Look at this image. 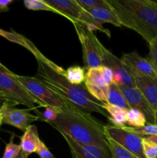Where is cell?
<instances>
[{
	"label": "cell",
	"mask_w": 157,
	"mask_h": 158,
	"mask_svg": "<svg viewBox=\"0 0 157 158\" xmlns=\"http://www.w3.org/2000/svg\"><path fill=\"white\" fill-rule=\"evenodd\" d=\"M48 123L78 144L92 145L109 151L104 125L89 113L63 111L58 114L56 120Z\"/></svg>",
	"instance_id": "6da1fadb"
},
{
	"label": "cell",
	"mask_w": 157,
	"mask_h": 158,
	"mask_svg": "<svg viewBox=\"0 0 157 158\" xmlns=\"http://www.w3.org/2000/svg\"><path fill=\"white\" fill-rule=\"evenodd\" d=\"M37 63L38 69L35 77L45 86L83 112L98 113L109 119V114L103 107L104 103L94 98L87 90L85 84H72L66 80L65 76L55 72L47 64L40 60H37Z\"/></svg>",
	"instance_id": "7a4b0ae2"
},
{
	"label": "cell",
	"mask_w": 157,
	"mask_h": 158,
	"mask_svg": "<svg viewBox=\"0 0 157 158\" xmlns=\"http://www.w3.org/2000/svg\"><path fill=\"white\" fill-rule=\"evenodd\" d=\"M122 26L135 31L148 43L157 38V7L150 0H107Z\"/></svg>",
	"instance_id": "3957f363"
},
{
	"label": "cell",
	"mask_w": 157,
	"mask_h": 158,
	"mask_svg": "<svg viewBox=\"0 0 157 158\" xmlns=\"http://www.w3.org/2000/svg\"><path fill=\"white\" fill-rule=\"evenodd\" d=\"M0 96L15 105L22 104L29 109L45 107L18 80L16 74L0 63Z\"/></svg>",
	"instance_id": "277c9868"
},
{
	"label": "cell",
	"mask_w": 157,
	"mask_h": 158,
	"mask_svg": "<svg viewBox=\"0 0 157 158\" xmlns=\"http://www.w3.org/2000/svg\"><path fill=\"white\" fill-rule=\"evenodd\" d=\"M18 81L27 89L31 95L33 96L38 101L44 105L45 108L49 106L55 109L59 113L63 111L81 110L72 103L64 100L45 86L35 77H24L16 75ZM83 111V110H82Z\"/></svg>",
	"instance_id": "5b68a950"
},
{
	"label": "cell",
	"mask_w": 157,
	"mask_h": 158,
	"mask_svg": "<svg viewBox=\"0 0 157 158\" xmlns=\"http://www.w3.org/2000/svg\"><path fill=\"white\" fill-rule=\"evenodd\" d=\"M49 6L58 10L62 16L69 19L71 23L77 22L87 26L90 30H97L106 34L110 38L111 34L109 29L103 25L95 21L92 15L78 5L76 0H45Z\"/></svg>",
	"instance_id": "8992f818"
},
{
	"label": "cell",
	"mask_w": 157,
	"mask_h": 158,
	"mask_svg": "<svg viewBox=\"0 0 157 158\" xmlns=\"http://www.w3.org/2000/svg\"><path fill=\"white\" fill-rule=\"evenodd\" d=\"M83 49L84 69H88L103 66V45L96 35L87 26L81 23H72Z\"/></svg>",
	"instance_id": "52a82bcc"
},
{
	"label": "cell",
	"mask_w": 157,
	"mask_h": 158,
	"mask_svg": "<svg viewBox=\"0 0 157 158\" xmlns=\"http://www.w3.org/2000/svg\"><path fill=\"white\" fill-rule=\"evenodd\" d=\"M106 138H109L119 144L137 158H146L143 150V137L127 131L123 127L113 125H104Z\"/></svg>",
	"instance_id": "ba28073f"
},
{
	"label": "cell",
	"mask_w": 157,
	"mask_h": 158,
	"mask_svg": "<svg viewBox=\"0 0 157 158\" xmlns=\"http://www.w3.org/2000/svg\"><path fill=\"white\" fill-rule=\"evenodd\" d=\"M15 105L6 102L0 110L2 115L3 123L15 127L22 131H25L33 122L38 120V117L31 114L32 109H18Z\"/></svg>",
	"instance_id": "9c48e42d"
},
{
	"label": "cell",
	"mask_w": 157,
	"mask_h": 158,
	"mask_svg": "<svg viewBox=\"0 0 157 158\" xmlns=\"http://www.w3.org/2000/svg\"><path fill=\"white\" fill-rule=\"evenodd\" d=\"M103 66H107L112 71L113 83L118 86L135 87V81L123 66L121 60L115 56L104 46L103 47Z\"/></svg>",
	"instance_id": "30bf717a"
},
{
	"label": "cell",
	"mask_w": 157,
	"mask_h": 158,
	"mask_svg": "<svg viewBox=\"0 0 157 158\" xmlns=\"http://www.w3.org/2000/svg\"><path fill=\"white\" fill-rule=\"evenodd\" d=\"M124 96L129 109H135L143 113L146 118L147 123L155 124V112L142 93L136 87L119 86Z\"/></svg>",
	"instance_id": "8fae6325"
},
{
	"label": "cell",
	"mask_w": 157,
	"mask_h": 158,
	"mask_svg": "<svg viewBox=\"0 0 157 158\" xmlns=\"http://www.w3.org/2000/svg\"><path fill=\"white\" fill-rule=\"evenodd\" d=\"M121 61L131 76L140 74L157 80V73L149 59L141 56L137 52L123 54Z\"/></svg>",
	"instance_id": "7c38bea8"
},
{
	"label": "cell",
	"mask_w": 157,
	"mask_h": 158,
	"mask_svg": "<svg viewBox=\"0 0 157 158\" xmlns=\"http://www.w3.org/2000/svg\"><path fill=\"white\" fill-rule=\"evenodd\" d=\"M0 35L4 37L5 39L8 40L9 41L17 43V44L20 45V46L26 48V49L30 51V52L33 54L34 56L36 58V60H40V61H42V63L47 64L48 66H50L52 69H53L54 70H55V72L58 73L62 74V75H65V73H66V70H64L62 68L58 66V65L54 63L53 62L49 60L48 58H46V57L38 49H37L36 46H35L30 40H28L27 38L23 36L21 34L18 33V32H15V31L9 32V31H6L4 30V29H0Z\"/></svg>",
	"instance_id": "4fadbf2b"
},
{
	"label": "cell",
	"mask_w": 157,
	"mask_h": 158,
	"mask_svg": "<svg viewBox=\"0 0 157 158\" xmlns=\"http://www.w3.org/2000/svg\"><path fill=\"white\" fill-rule=\"evenodd\" d=\"M132 77L135 87L144 96L155 112L157 108V80L140 74H134Z\"/></svg>",
	"instance_id": "5bb4252c"
},
{
	"label": "cell",
	"mask_w": 157,
	"mask_h": 158,
	"mask_svg": "<svg viewBox=\"0 0 157 158\" xmlns=\"http://www.w3.org/2000/svg\"><path fill=\"white\" fill-rule=\"evenodd\" d=\"M41 139L38 136V130L35 125H30L20 138V147L21 151L26 156L29 157L30 154L36 153L38 150Z\"/></svg>",
	"instance_id": "9a60e30c"
},
{
	"label": "cell",
	"mask_w": 157,
	"mask_h": 158,
	"mask_svg": "<svg viewBox=\"0 0 157 158\" xmlns=\"http://www.w3.org/2000/svg\"><path fill=\"white\" fill-rule=\"evenodd\" d=\"M86 12H89L92 15V18L100 24L110 23L117 27L122 26L118 17L109 6L107 8H97V9H89Z\"/></svg>",
	"instance_id": "2e32d148"
},
{
	"label": "cell",
	"mask_w": 157,
	"mask_h": 158,
	"mask_svg": "<svg viewBox=\"0 0 157 158\" xmlns=\"http://www.w3.org/2000/svg\"><path fill=\"white\" fill-rule=\"evenodd\" d=\"M103 107L109 114V120L113 126L117 127H126V124L127 123V113L129 110L113 106L107 103H103Z\"/></svg>",
	"instance_id": "e0dca14e"
},
{
	"label": "cell",
	"mask_w": 157,
	"mask_h": 158,
	"mask_svg": "<svg viewBox=\"0 0 157 158\" xmlns=\"http://www.w3.org/2000/svg\"><path fill=\"white\" fill-rule=\"evenodd\" d=\"M107 103L119 107L129 110V105L126 103L124 96L122 94L118 85L112 83L109 87V93L107 96Z\"/></svg>",
	"instance_id": "ac0fdd59"
},
{
	"label": "cell",
	"mask_w": 157,
	"mask_h": 158,
	"mask_svg": "<svg viewBox=\"0 0 157 158\" xmlns=\"http://www.w3.org/2000/svg\"><path fill=\"white\" fill-rule=\"evenodd\" d=\"M65 77L72 84H82L83 82H85V79H86L85 69L79 66H70L66 70Z\"/></svg>",
	"instance_id": "d6986e66"
},
{
	"label": "cell",
	"mask_w": 157,
	"mask_h": 158,
	"mask_svg": "<svg viewBox=\"0 0 157 158\" xmlns=\"http://www.w3.org/2000/svg\"><path fill=\"white\" fill-rule=\"evenodd\" d=\"M69 146L72 158H96L67 135L61 134Z\"/></svg>",
	"instance_id": "ffe728a7"
},
{
	"label": "cell",
	"mask_w": 157,
	"mask_h": 158,
	"mask_svg": "<svg viewBox=\"0 0 157 158\" xmlns=\"http://www.w3.org/2000/svg\"><path fill=\"white\" fill-rule=\"evenodd\" d=\"M127 124L130 127L139 128L147 124L144 114L135 109H129L127 113Z\"/></svg>",
	"instance_id": "44dd1931"
},
{
	"label": "cell",
	"mask_w": 157,
	"mask_h": 158,
	"mask_svg": "<svg viewBox=\"0 0 157 158\" xmlns=\"http://www.w3.org/2000/svg\"><path fill=\"white\" fill-rule=\"evenodd\" d=\"M84 84L89 94L94 98L102 103H107V96L109 86H107V85L95 86V85L89 84V83H84Z\"/></svg>",
	"instance_id": "7402d4cb"
},
{
	"label": "cell",
	"mask_w": 157,
	"mask_h": 158,
	"mask_svg": "<svg viewBox=\"0 0 157 158\" xmlns=\"http://www.w3.org/2000/svg\"><path fill=\"white\" fill-rule=\"evenodd\" d=\"M101 66L88 69L87 73H86L85 83L95 85V86L106 85V83H105L104 80H103Z\"/></svg>",
	"instance_id": "603a6c76"
},
{
	"label": "cell",
	"mask_w": 157,
	"mask_h": 158,
	"mask_svg": "<svg viewBox=\"0 0 157 158\" xmlns=\"http://www.w3.org/2000/svg\"><path fill=\"white\" fill-rule=\"evenodd\" d=\"M23 3H24L25 7L30 10L48 11V12H53V13L62 15V14L58 10L49 6L45 0H26Z\"/></svg>",
	"instance_id": "cb8c5ba5"
},
{
	"label": "cell",
	"mask_w": 157,
	"mask_h": 158,
	"mask_svg": "<svg viewBox=\"0 0 157 158\" xmlns=\"http://www.w3.org/2000/svg\"><path fill=\"white\" fill-rule=\"evenodd\" d=\"M107 141L112 158H137L111 139L107 138Z\"/></svg>",
	"instance_id": "d4e9b609"
},
{
	"label": "cell",
	"mask_w": 157,
	"mask_h": 158,
	"mask_svg": "<svg viewBox=\"0 0 157 158\" xmlns=\"http://www.w3.org/2000/svg\"><path fill=\"white\" fill-rule=\"evenodd\" d=\"M34 111L36 113V116L38 117V120L46 122L47 123L56 120L58 114H59L58 110L52 107H49V106L45 108V110L42 111V112H39L38 109L34 110Z\"/></svg>",
	"instance_id": "484cf974"
},
{
	"label": "cell",
	"mask_w": 157,
	"mask_h": 158,
	"mask_svg": "<svg viewBox=\"0 0 157 158\" xmlns=\"http://www.w3.org/2000/svg\"><path fill=\"white\" fill-rule=\"evenodd\" d=\"M80 6L84 10L97 9V8H107L109 4L107 0H76Z\"/></svg>",
	"instance_id": "4316f807"
},
{
	"label": "cell",
	"mask_w": 157,
	"mask_h": 158,
	"mask_svg": "<svg viewBox=\"0 0 157 158\" xmlns=\"http://www.w3.org/2000/svg\"><path fill=\"white\" fill-rule=\"evenodd\" d=\"M14 134L10 138V141L6 144L4 154L2 158H15L21 151V147L19 144H15L13 142Z\"/></svg>",
	"instance_id": "83f0119b"
},
{
	"label": "cell",
	"mask_w": 157,
	"mask_h": 158,
	"mask_svg": "<svg viewBox=\"0 0 157 158\" xmlns=\"http://www.w3.org/2000/svg\"><path fill=\"white\" fill-rule=\"evenodd\" d=\"M143 150L146 158L157 157V146L143 137Z\"/></svg>",
	"instance_id": "f1b7e54d"
},
{
	"label": "cell",
	"mask_w": 157,
	"mask_h": 158,
	"mask_svg": "<svg viewBox=\"0 0 157 158\" xmlns=\"http://www.w3.org/2000/svg\"><path fill=\"white\" fill-rule=\"evenodd\" d=\"M149 52L147 57L157 73V38L149 43Z\"/></svg>",
	"instance_id": "f546056e"
},
{
	"label": "cell",
	"mask_w": 157,
	"mask_h": 158,
	"mask_svg": "<svg viewBox=\"0 0 157 158\" xmlns=\"http://www.w3.org/2000/svg\"><path fill=\"white\" fill-rule=\"evenodd\" d=\"M36 154L39 156L40 158H56L51 153L47 146L42 140L39 143V146L37 150Z\"/></svg>",
	"instance_id": "4dcf8cb0"
},
{
	"label": "cell",
	"mask_w": 157,
	"mask_h": 158,
	"mask_svg": "<svg viewBox=\"0 0 157 158\" xmlns=\"http://www.w3.org/2000/svg\"><path fill=\"white\" fill-rule=\"evenodd\" d=\"M102 73H103V80L107 86H110L113 83V74L112 71L109 67L105 66H102Z\"/></svg>",
	"instance_id": "1f68e13d"
},
{
	"label": "cell",
	"mask_w": 157,
	"mask_h": 158,
	"mask_svg": "<svg viewBox=\"0 0 157 158\" xmlns=\"http://www.w3.org/2000/svg\"><path fill=\"white\" fill-rule=\"evenodd\" d=\"M13 2V0H0V11L2 12L9 11V5Z\"/></svg>",
	"instance_id": "d6a6232c"
},
{
	"label": "cell",
	"mask_w": 157,
	"mask_h": 158,
	"mask_svg": "<svg viewBox=\"0 0 157 158\" xmlns=\"http://www.w3.org/2000/svg\"><path fill=\"white\" fill-rule=\"evenodd\" d=\"M143 138L146 139L147 140L150 141L151 143H154L157 146V136H150V137H145Z\"/></svg>",
	"instance_id": "836d02e7"
},
{
	"label": "cell",
	"mask_w": 157,
	"mask_h": 158,
	"mask_svg": "<svg viewBox=\"0 0 157 158\" xmlns=\"http://www.w3.org/2000/svg\"><path fill=\"white\" fill-rule=\"evenodd\" d=\"M6 102H7V100H6L5 98H3L2 97H1V96H0V110L2 109V107L4 106V104L6 103Z\"/></svg>",
	"instance_id": "e575fe53"
},
{
	"label": "cell",
	"mask_w": 157,
	"mask_h": 158,
	"mask_svg": "<svg viewBox=\"0 0 157 158\" xmlns=\"http://www.w3.org/2000/svg\"><path fill=\"white\" fill-rule=\"evenodd\" d=\"M15 158H27V157H26V156L25 155L24 153H23L22 151H20L19 154H18V155H17L16 157H15Z\"/></svg>",
	"instance_id": "d590c367"
},
{
	"label": "cell",
	"mask_w": 157,
	"mask_h": 158,
	"mask_svg": "<svg viewBox=\"0 0 157 158\" xmlns=\"http://www.w3.org/2000/svg\"><path fill=\"white\" fill-rule=\"evenodd\" d=\"M3 123V120H2V114L0 113V127H1V125Z\"/></svg>",
	"instance_id": "8d00e7d4"
},
{
	"label": "cell",
	"mask_w": 157,
	"mask_h": 158,
	"mask_svg": "<svg viewBox=\"0 0 157 158\" xmlns=\"http://www.w3.org/2000/svg\"><path fill=\"white\" fill-rule=\"evenodd\" d=\"M155 124H157V108L155 111Z\"/></svg>",
	"instance_id": "74e56055"
},
{
	"label": "cell",
	"mask_w": 157,
	"mask_h": 158,
	"mask_svg": "<svg viewBox=\"0 0 157 158\" xmlns=\"http://www.w3.org/2000/svg\"><path fill=\"white\" fill-rule=\"evenodd\" d=\"M154 4H155V6H157V1H156V2H155V1H154Z\"/></svg>",
	"instance_id": "f35d334b"
},
{
	"label": "cell",
	"mask_w": 157,
	"mask_h": 158,
	"mask_svg": "<svg viewBox=\"0 0 157 158\" xmlns=\"http://www.w3.org/2000/svg\"><path fill=\"white\" fill-rule=\"evenodd\" d=\"M0 13H2V12H1V11H0Z\"/></svg>",
	"instance_id": "ab89813d"
},
{
	"label": "cell",
	"mask_w": 157,
	"mask_h": 158,
	"mask_svg": "<svg viewBox=\"0 0 157 158\" xmlns=\"http://www.w3.org/2000/svg\"><path fill=\"white\" fill-rule=\"evenodd\" d=\"M156 158H157V157H156Z\"/></svg>",
	"instance_id": "60d3db41"
}]
</instances>
